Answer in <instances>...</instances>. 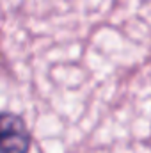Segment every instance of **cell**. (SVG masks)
<instances>
[{
  "mask_svg": "<svg viewBox=\"0 0 151 153\" xmlns=\"http://www.w3.org/2000/svg\"><path fill=\"white\" fill-rule=\"evenodd\" d=\"M32 148V135L25 119L14 112L0 116V153H29Z\"/></svg>",
  "mask_w": 151,
  "mask_h": 153,
  "instance_id": "6da1fadb",
  "label": "cell"
}]
</instances>
